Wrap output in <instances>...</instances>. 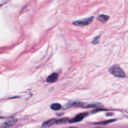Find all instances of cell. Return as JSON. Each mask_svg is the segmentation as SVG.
<instances>
[{
	"label": "cell",
	"instance_id": "cell-7",
	"mask_svg": "<svg viewBox=\"0 0 128 128\" xmlns=\"http://www.w3.org/2000/svg\"><path fill=\"white\" fill-rule=\"evenodd\" d=\"M110 16L104 14H100L97 16V19L102 23L106 22L109 19Z\"/></svg>",
	"mask_w": 128,
	"mask_h": 128
},
{
	"label": "cell",
	"instance_id": "cell-6",
	"mask_svg": "<svg viewBox=\"0 0 128 128\" xmlns=\"http://www.w3.org/2000/svg\"><path fill=\"white\" fill-rule=\"evenodd\" d=\"M55 124H58V120H55V119H52V120H50L45 122H44L42 124V127H48L52 125H54Z\"/></svg>",
	"mask_w": 128,
	"mask_h": 128
},
{
	"label": "cell",
	"instance_id": "cell-3",
	"mask_svg": "<svg viewBox=\"0 0 128 128\" xmlns=\"http://www.w3.org/2000/svg\"><path fill=\"white\" fill-rule=\"evenodd\" d=\"M16 122V120L14 119H11V120H8L0 124V128H10Z\"/></svg>",
	"mask_w": 128,
	"mask_h": 128
},
{
	"label": "cell",
	"instance_id": "cell-14",
	"mask_svg": "<svg viewBox=\"0 0 128 128\" xmlns=\"http://www.w3.org/2000/svg\"></svg>",
	"mask_w": 128,
	"mask_h": 128
},
{
	"label": "cell",
	"instance_id": "cell-13",
	"mask_svg": "<svg viewBox=\"0 0 128 128\" xmlns=\"http://www.w3.org/2000/svg\"><path fill=\"white\" fill-rule=\"evenodd\" d=\"M78 128L76 127H71V128Z\"/></svg>",
	"mask_w": 128,
	"mask_h": 128
},
{
	"label": "cell",
	"instance_id": "cell-12",
	"mask_svg": "<svg viewBox=\"0 0 128 128\" xmlns=\"http://www.w3.org/2000/svg\"><path fill=\"white\" fill-rule=\"evenodd\" d=\"M68 120V118H62L61 119L58 120V124H64Z\"/></svg>",
	"mask_w": 128,
	"mask_h": 128
},
{
	"label": "cell",
	"instance_id": "cell-9",
	"mask_svg": "<svg viewBox=\"0 0 128 128\" xmlns=\"http://www.w3.org/2000/svg\"><path fill=\"white\" fill-rule=\"evenodd\" d=\"M84 105V102H75L72 104V106L74 107H82Z\"/></svg>",
	"mask_w": 128,
	"mask_h": 128
},
{
	"label": "cell",
	"instance_id": "cell-8",
	"mask_svg": "<svg viewBox=\"0 0 128 128\" xmlns=\"http://www.w3.org/2000/svg\"><path fill=\"white\" fill-rule=\"evenodd\" d=\"M50 108L54 110H58L60 109L61 105L58 103H54L51 104Z\"/></svg>",
	"mask_w": 128,
	"mask_h": 128
},
{
	"label": "cell",
	"instance_id": "cell-4",
	"mask_svg": "<svg viewBox=\"0 0 128 128\" xmlns=\"http://www.w3.org/2000/svg\"><path fill=\"white\" fill-rule=\"evenodd\" d=\"M87 114H86V113H82V114H78L75 117H74L73 118L70 120L69 122H80V121L82 120L84 118Z\"/></svg>",
	"mask_w": 128,
	"mask_h": 128
},
{
	"label": "cell",
	"instance_id": "cell-5",
	"mask_svg": "<svg viewBox=\"0 0 128 128\" xmlns=\"http://www.w3.org/2000/svg\"><path fill=\"white\" fill-rule=\"evenodd\" d=\"M58 74L56 73H52L46 79L47 82L50 83H52L56 82L58 79Z\"/></svg>",
	"mask_w": 128,
	"mask_h": 128
},
{
	"label": "cell",
	"instance_id": "cell-11",
	"mask_svg": "<svg viewBox=\"0 0 128 128\" xmlns=\"http://www.w3.org/2000/svg\"><path fill=\"white\" fill-rule=\"evenodd\" d=\"M100 36H96L95 37L94 40H92V43L95 44H97L99 42V40H100Z\"/></svg>",
	"mask_w": 128,
	"mask_h": 128
},
{
	"label": "cell",
	"instance_id": "cell-2",
	"mask_svg": "<svg viewBox=\"0 0 128 128\" xmlns=\"http://www.w3.org/2000/svg\"><path fill=\"white\" fill-rule=\"evenodd\" d=\"M94 19V16H90L88 18H86L79 20H78L74 21L73 22V24L76 26H87L90 24L92 22Z\"/></svg>",
	"mask_w": 128,
	"mask_h": 128
},
{
	"label": "cell",
	"instance_id": "cell-1",
	"mask_svg": "<svg viewBox=\"0 0 128 128\" xmlns=\"http://www.w3.org/2000/svg\"><path fill=\"white\" fill-rule=\"evenodd\" d=\"M109 72L114 76L118 78H125L126 74L123 70L118 64H114L108 69Z\"/></svg>",
	"mask_w": 128,
	"mask_h": 128
},
{
	"label": "cell",
	"instance_id": "cell-10",
	"mask_svg": "<svg viewBox=\"0 0 128 128\" xmlns=\"http://www.w3.org/2000/svg\"><path fill=\"white\" fill-rule=\"evenodd\" d=\"M115 120H108L106 121H104V122H97L96 123V124H108L109 123L112 122H114Z\"/></svg>",
	"mask_w": 128,
	"mask_h": 128
}]
</instances>
